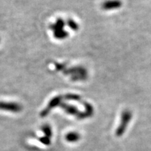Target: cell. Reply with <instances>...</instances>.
<instances>
[{
	"instance_id": "1",
	"label": "cell",
	"mask_w": 151,
	"mask_h": 151,
	"mask_svg": "<svg viewBox=\"0 0 151 151\" xmlns=\"http://www.w3.org/2000/svg\"><path fill=\"white\" fill-rule=\"evenodd\" d=\"M132 118V113L129 110H124L122 112L121 118H120V124L116 129V137H120L124 134L127 127L129 124V122L131 121Z\"/></svg>"
},
{
	"instance_id": "2",
	"label": "cell",
	"mask_w": 151,
	"mask_h": 151,
	"mask_svg": "<svg viewBox=\"0 0 151 151\" xmlns=\"http://www.w3.org/2000/svg\"><path fill=\"white\" fill-rule=\"evenodd\" d=\"M60 106L66 113L69 115H71V116H76L77 118L79 119V120H82V119L88 118L86 116V113L81 112V111H79L76 107H75L74 106L67 104H65L63 102L60 104Z\"/></svg>"
},
{
	"instance_id": "3",
	"label": "cell",
	"mask_w": 151,
	"mask_h": 151,
	"mask_svg": "<svg viewBox=\"0 0 151 151\" xmlns=\"http://www.w3.org/2000/svg\"><path fill=\"white\" fill-rule=\"evenodd\" d=\"M63 99H65V96L62 95H58L52 98V99L49 101L46 108L44 109L42 111H41L40 116L41 117H46V116H48L49 113H50L55 107L58 106V105L60 106V104L62 103V100Z\"/></svg>"
},
{
	"instance_id": "4",
	"label": "cell",
	"mask_w": 151,
	"mask_h": 151,
	"mask_svg": "<svg viewBox=\"0 0 151 151\" xmlns=\"http://www.w3.org/2000/svg\"><path fill=\"white\" fill-rule=\"evenodd\" d=\"M0 110L9 111L14 113H18L22 110V106L16 103L0 101Z\"/></svg>"
},
{
	"instance_id": "5",
	"label": "cell",
	"mask_w": 151,
	"mask_h": 151,
	"mask_svg": "<svg viewBox=\"0 0 151 151\" xmlns=\"http://www.w3.org/2000/svg\"><path fill=\"white\" fill-rule=\"evenodd\" d=\"M122 6V1L120 0H107L101 5V8L105 11L113 10L120 8Z\"/></svg>"
},
{
	"instance_id": "6",
	"label": "cell",
	"mask_w": 151,
	"mask_h": 151,
	"mask_svg": "<svg viewBox=\"0 0 151 151\" xmlns=\"http://www.w3.org/2000/svg\"><path fill=\"white\" fill-rule=\"evenodd\" d=\"M81 139V135L75 132H71L67 133L65 136V140L69 143H76Z\"/></svg>"
},
{
	"instance_id": "7",
	"label": "cell",
	"mask_w": 151,
	"mask_h": 151,
	"mask_svg": "<svg viewBox=\"0 0 151 151\" xmlns=\"http://www.w3.org/2000/svg\"><path fill=\"white\" fill-rule=\"evenodd\" d=\"M65 21L61 18L58 19L56 22L53 24H51L50 25V29L53 30V32L55 31H58V30H61L63 29L64 27H65Z\"/></svg>"
},
{
	"instance_id": "8",
	"label": "cell",
	"mask_w": 151,
	"mask_h": 151,
	"mask_svg": "<svg viewBox=\"0 0 151 151\" xmlns=\"http://www.w3.org/2000/svg\"><path fill=\"white\" fill-rule=\"evenodd\" d=\"M54 37L58 39H64L69 36V33L65 31L64 29L58 30V31L53 32Z\"/></svg>"
},
{
	"instance_id": "9",
	"label": "cell",
	"mask_w": 151,
	"mask_h": 151,
	"mask_svg": "<svg viewBox=\"0 0 151 151\" xmlns=\"http://www.w3.org/2000/svg\"><path fill=\"white\" fill-rule=\"evenodd\" d=\"M83 104L85 106V108H86L85 113H86L87 117H88V118L91 117L94 113V109L92 106L88 102H83Z\"/></svg>"
},
{
	"instance_id": "10",
	"label": "cell",
	"mask_w": 151,
	"mask_h": 151,
	"mask_svg": "<svg viewBox=\"0 0 151 151\" xmlns=\"http://www.w3.org/2000/svg\"><path fill=\"white\" fill-rule=\"evenodd\" d=\"M42 132L45 134V137H47L48 138H51L52 137V129L51 127L48 125V124H45L42 127Z\"/></svg>"
},
{
	"instance_id": "11",
	"label": "cell",
	"mask_w": 151,
	"mask_h": 151,
	"mask_svg": "<svg viewBox=\"0 0 151 151\" xmlns=\"http://www.w3.org/2000/svg\"><path fill=\"white\" fill-rule=\"evenodd\" d=\"M67 24L70 29H71L73 31H76V30L78 29L79 25L74 20H72V19H69L67 21Z\"/></svg>"
},
{
	"instance_id": "12",
	"label": "cell",
	"mask_w": 151,
	"mask_h": 151,
	"mask_svg": "<svg viewBox=\"0 0 151 151\" xmlns=\"http://www.w3.org/2000/svg\"><path fill=\"white\" fill-rule=\"evenodd\" d=\"M65 99L69 100H74V101H78V100L81 99V97L78 95V94H68L65 95Z\"/></svg>"
},
{
	"instance_id": "13",
	"label": "cell",
	"mask_w": 151,
	"mask_h": 151,
	"mask_svg": "<svg viewBox=\"0 0 151 151\" xmlns=\"http://www.w3.org/2000/svg\"><path fill=\"white\" fill-rule=\"evenodd\" d=\"M39 141H40L41 143H43V145H46V146H49V145L51 143V141H50V138H48L47 137H40L39 139Z\"/></svg>"
}]
</instances>
